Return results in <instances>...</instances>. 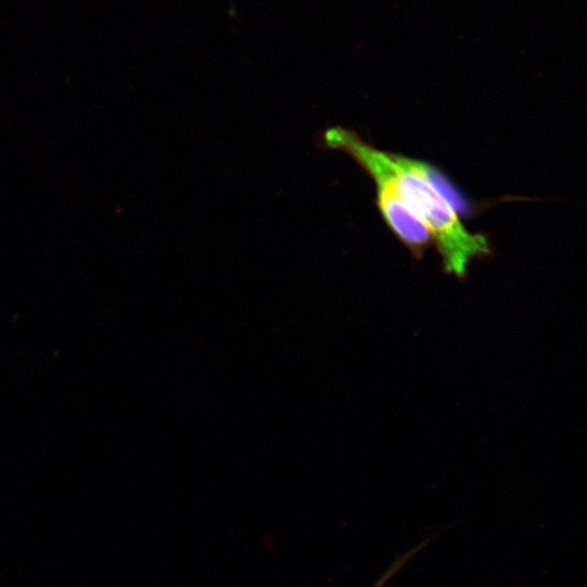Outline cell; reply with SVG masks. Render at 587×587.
<instances>
[{"mask_svg":"<svg viewBox=\"0 0 587 587\" xmlns=\"http://www.w3.org/2000/svg\"><path fill=\"white\" fill-rule=\"evenodd\" d=\"M386 157L403 199L427 229L447 272L461 276L471 260L490 252L486 237L472 233L462 223L450 201V189L441 184L438 173L403 154L386 152Z\"/></svg>","mask_w":587,"mask_h":587,"instance_id":"1","label":"cell"},{"mask_svg":"<svg viewBox=\"0 0 587 587\" xmlns=\"http://www.w3.org/2000/svg\"><path fill=\"white\" fill-rule=\"evenodd\" d=\"M321 143L327 149L349 154L369 174L375 184L378 210L388 228L414 257H421L430 237L403 199L386 151L367 143L355 132L340 126L324 130Z\"/></svg>","mask_w":587,"mask_h":587,"instance_id":"2","label":"cell"}]
</instances>
